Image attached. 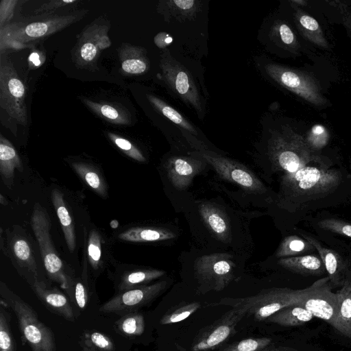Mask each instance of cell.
I'll return each mask as SVG.
<instances>
[{"label":"cell","instance_id":"cell-1","mask_svg":"<svg viewBox=\"0 0 351 351\" xmlns=\"http://www.w3.org/2000/svg\"><path fill=\"white\" fill-rule=\"evenodd\" d=\"M87 10L64 14H43L23 18L0 27V53L28 47L82 19Z\"/></svg>","mask_w":351,"mask_h":351},{"label":"cell","instance_id":"cell-2","mask_svg":"<svg viewBox=\"0 0 351 351\" xmlns=\"http://www.w3.org/2000/svg\"><path fill=\"white\" fill-rule=\"evenodd\" d=\"M342 181L339 170L310 163L294 173L282 176L280 194L284 202L298 209L330 195Z\"/></svg>","mask_w":351,"mask_h":351},{"label":"cell","instance_id":"cell-3","mask_svg":"<svg viewBox=\"0 0 351 351\" xmlns=\"http://www.w3.org/2000/svg\"><path fill=\"white\" fill-rule=\"evenodd\" d=\"M267 154L274 167L282 176L294 173L312 162H324L302 136L284 127L280 131L269 132Z\"/></svg>","mask_w":351,"mask_h":351},{"label":"cell","instance_id":"cell-4","mask_svg":"<svg viewBox=\"0 0 351 351\" xmlns=\"http://www.w3.org/2000/svg\"><path fill=\"white\" fill-rule=\"evenodd\" d=\"M0 293L1 300L14 311L22 339L32 351H56L53 332L40 321L35 310L3 282H1Z\"/></svg>","mask_w":351,"mask_h":351},{"label":"cell","instance_id":"cell-5","mask_svg":"<svg viewBox=\"0 0 351 351\" xmlns=\"http://www.w3.org/2000/svg\"><path fill=\"white\" fill-rule=\"evenodd\" d=\"M312 287L311 285L303 289L272 288L246 298H223L216 304L243 308L247 311V315H253L256 320L265 321L284 308L300 304Z\"/></svg>","mask_w":351,"mask_h":351},{"label":"cell","instance_id":"cell-6","mask_svg":"<svg viewBox=\"0 0 351 351\" xmlns=\"http://www.w3.org/2000/svg\"><path fill=\"white\" fill-rule=\"evenodd\" d=\"M31 226L38 241L42 260L49 277L68 292L73 290L75 279L67 271L54 247L50 230L51 220L47 211L36 204L31 218Z\"/></svg>","mask_w":351,"mask_h":351},{"label":"cell","instance_id":"cell-7","mask_svg":"<svg viewBox=\"0 0 351 351\" xmlns=\"http://www.w3.org/2000/svg\"><path fill=\"white\" fill-rule=\"evenodd\" d=\"M161 79L199 118L204 116L202 96L190 72L165 49L160 55Z\"/></svg>","mask_w":351,"mask_h":351},{"label":"cell","instance_id":"cell-8","mask_svg":"<svg viewBox=\"0 0 351 351\" xmlns=\"http://www.w3.org/2000/svg\"><path fill=\"white\" fill-rule=\"evenodd\" d=\"M26 96V86L12 63L1 56L0 106L12 119L23 126H27L28 123Z\"/></svg>","mask_w":351,"mask_h":351},{"label":"cell","instance_id":"cell-9","mask_svg":"<svg viewBox=\"0 0 351 351\" xmlns=\"http://www.w3.org/2000/svg\"><path fill=\"white\" fill-rule=\"evenodd\" d=\"M110 21L100 16L86 25L78 36L71 58L76 66L94 69L101 51L111 45L108 36Z\"/></svg>","mask_w":351,"mask_h":351},{"label":"cell","instance_id":"cell-10","mask_svg":"<svg viewBox=\"0 0 351 351\" xmlns=\"http://www.w3.org/2000/svg\"><path fill=\"white\" fill-rule=\"evenodd\" d=\"M267 75L277 84L316 106H324L328 101L317 80L309 73L276 63L265 66Z\"/></svg>","mask_w":351,"mask_h":351},{"label":"cell","instance_id":"cell-11","mask_svg":"<svg viewBox=\"0 0 351 351\" xmlns=\"http://www.w3.org/2000/svg\"><path fill=\"white\" fill-rule=\"evenodd\" d=\"M235 266L232 256L229 254L204 255L195 262V276L206 291H220L232 280Z\"/></svg>","mask_w":351,"mask_h":351},{"label":"cell","instance_id":"cell-12","mask_svg":"<svg viewBox=\"0 0 351 351\" xmlns=\"http://www.w3.org/2000/svg\"><path fill=\"white\" fill-rule=\"evenodd\" d=\"M167 281H160L142 287L118 293L103 304L99 311L124 315L137 312L158 298L166 289Z\"/></svg>","mask_w":351,"mask_h":351},{"label":"cell","instance_id":"cell-13","mask_svg":"<svg viewBox=\"0 0 351 351\" xmlns=\"http://www.w3.org/2000/svg\"><path fill=\"white\" fill-rule=\"evenodd\" d=\"M246 315L247 311L243 308H232L199 330L191 343V350L207 351L216 348L233 335L237 325Z\"/></svg>","mask_w":351,"mask_h":351},{"label":"cell","instance_id":"cell-14","mask_svg":"<svg viewBox=\"0 0 351 351\" xmlns=\"http://www.w3.org/2000/svg\"><path fill=\"white\" fill-rule=\"evenodd\" d=\"M210 165L222 178L237 184L248 193H262L266 189L263 182L247 168L230 158L202 151L198 154Z\"/></svg>","mask_w":351,"mask_h":351},{"label":"cell","instance_id":"cell-15","mask_svg":"<svg viewBox=\"0 0 351 351\" xmlns=\"http://www.w3.org/2000/svg\"><path fill=\"white\" fill-rule=\"evenodd\" d=\"M311 290L300 304L315 317L324 320L332 326L338 308V298L332 291L328 277L321 278L313 285Z\"/></svg>","mask_w":351,"mask_h":351},{"label":"cell","instance_id":"cell-16","mask_svg":"<svg viewBox=\"0 0 351 351\" xmlns=\"http://www.w3.org/2000/svg\"><path fill=\"white\" fill-rule=\"evenodd\" d=\"M304 239L310 242L317 251L324 265L329 283L332 289L342 287L351 279V271L343 258L337 252L326 248L315 238L303 234Z\"/></svg>","mask_w":351,"mask_h":351},{"label":"cell","instance_id":"cell-17","mask_svg":"<svg viewBox=\"0 0 351 351\" xmlns=\"http://www.w3.org/2000/svg\"><path fill=\"white\" fill-rule=\"evenodd\" d=\"M202 169V161L186 156H171L165 163L168 178L178 190L186 189Z\"/></svg>","mask_w":351,"mask_h":351},{"label":"cell","instance_id":"cell-18","mask_svg":"<svg viewBox=\"0 0 351 351\" xmlns=\"http://www.w3.org/2000/svg\"><path fill=\"white\" fill-rule=\"evenodd\" d=\"M84 262L94 274H99L109 261L108 245L102 234L95 228L85 231Z\"/></svg>","mask_w":351,"mask_h":351},{"label":"cell","instance_id":"cell-19","mask_svg":"<svg viewBox=\"0 0 351 351\" xmlns=\"http://www.w3.org/2000/svg\"><path fill=\"white\" fill-rule=\"evenodd\" d=\"M38 298L52 313L66 320L73 322L74 313L66 297L57 289H47L46 285L38 280L32 285Z\"/></svg>","mask_w":351,"mask_h":351},{"label":"cell","instance_id":"cell-20","mask_svg":"<svg viewBox=\"0 0 351 351\" xmlns=\"http://www.w3.org/2000/svg\"><path fill=\"white\" fill-rule=\"evenodd\" d=\"M117 51L121 69L125 74L138 75L149 69L150 62L145 48L130 43H122Z\"/></svg>","mask_w":351,"mask_h":351},{"label":"cell","instance_id":"cell-21","mask_svg":"<svg viewBox=\"0 0 351 351\" xmlns=\"http://www.w3.org/2000/svg\"><path fill=\"white\" fill-rule=\"evenodd\" d=\"M199 212L208 229L221 241L229 242L230 227L225 213L213 204L202 202Z\"/></svg>","mask_w":351,"mask_h":351},{"label":"cell","instance_id":"cell-22","mask_svg":"<svg viewBox=\"0 0 351 351\" xmlns=\"http://www.w3.org/2000/svg\"><path fill=\"white\" fill-rule=\"evenodd\" d=\"M202 8V2L196 0H169L160 1L158 12L162 14L167 21L173 18L179 21H192Z\"/></svg>","mask_w":351,"mask_h":351},{"label":"cell","instance_id":"cell-23","mask_svg":"<svg viewBox=\"0 0 351 351\" xmlns=\"http://www.w3.org/2000/svg\"><path fill=\"white\" fill-rule=\"evenodd\" d=\"M22 172V162L12 144L0 135V175L4 184L11 188L14 182V170Z\"/></svg>","mask_w":351,"mask_h":351},{"label":"cell","instance_id":"cell-24","mask_svg":"<svg viewBox=\"0 0 351 351\" xmlns=\"http://www.w3.org/2000/svg\"><path fill=\"white\" fill-rule=\"evenodd\" d=\"M278 263L283 268L304 276H321L326 273L322 260L315 255L282 258Z\"/></svg>","mask_w":351,"mask_h":351},{"label":"cell","instance_id":"cell-25","mask_svg":"<svg viewBox=\"0 0 351 351\" xmlns=\"http://www.w3.org/2000/svg\"><path fill=\"white\" fill-rule=\"evenodd\" d=\"M337 313L332 327L351 339V279L337 292Z\"/></svg>","mask_w":351,"mask_h":351},{"label":"cell","instance_id":"cell-26","mask_svg":"<svg viewBox=\"0 0 351 351\" xmlns=\"http://www.w3.org/2000/svg\"><path fill=\"white\" fill-rule=\"evenodd\" d=\"M51 197L67 247L69 251L73 252L76 247L75 227L72 217L64 199V195L61 191L55 189L52 190Z\"/></svg>","mask_w":351,"mask_h":351},{"label":"cell","instance_id":"cell-27","mask_svg":"<svg viewBox=\"0 0 351 351\" xmlns=\"http://www.w3.org/2000/svg\"><path fill=\"white\" fill-rule=\"evenodd\" d=\"M176 234L167 229L156 227H132L119 233L117 239L123 242L146 243L171 239Z\"/></svg>","mask_w":351,"mask_h":351},{"label":"cell","instance_id":"cell-28","mask_svg":"<svg viewBox=\"0 0 351 351\" xmlns=\"http://www.w3.org/2000/svg\"><path fill=\"white\" fill-rule=\"evenodd\" d=\"M293 18L303 36L311 43L324 49L329 47L319 23L298 8H294Z\"/></svg>","mask_w":351,"mask_h":351},{"label":"cell","instance_id":"cell-29","mask_svg":"<svg viewBox=\"0 0 351 351\" xmlns=\"http://www.w3.org/2000/svg\"><path fill=\"white\" fill-rule=\"evenodd\" d=\"M69 164L83 182L90 189L103 198L108 197V186L98 168L86 162L71 161Z\"/></svg>","mask_w":351,"mask_h":351},{"label":"cell","instance_id":"cell-30","mask_svg":"<svg viewBox=\"0 0 351 351\" xmlns=\"http://www.w3.org/2000/svg\"><path fill=\"white\" fill-rule=\"evenodd\" d=\"M82 101L95 114L106 121L119 125H127L131 123L129 112L121 106L105 101H94L81 97Z\"/></svg>","mask_w":351,"mask_h":351},{"label":"cell","instance_id":"cell-31","mask_svg":"<svg viewBox=\"0 0 351 351\" xmlns=\"http://www.w3.org/2000/svg\"><path fill=\"white\" fill-rule=\"evenodd\" d=\"M165 274V271L158 269L125 270L119 277L117 288L119 293L142 287Z\"/></svg>","mask_w":351,"mask_h":351},{"label":"cell","instance_id":"cell-32","mask_svg":"<svg viewBox=\"0 0 351 351\" xmlns=\"http://www.w3.org/2000/svg\"><path fill=\"white\" fill-rule=\"evenodd\" d=\"M314 317L303 306L295 304L280 310L265 321L284 326H297L308 322Z\"/></svg>","mask_w":351,"mask_h":351},{"label":"cell","instance_id":"cell-33","mask_svg":"<svg viewBox=\"0 0 351 351\" xmlns=\"http://www.w3.org/2000/svg\"><path fill=\"white\" fill-rule=\"evenodd\" d=\"M12 254L21 267L27 268L32 274L34 282L37 281V267L34 254L28 240L21 235H14L10 240Z\"/></svg>","mask_w":351,"mask_h":351},{"label":"cell","instance_id":"cell-34","mask_svg":"<svg viewBox=\"0 0 351 351\" xmlns=\"http://www.w3.org/2000/svg\"><path fill=\"white\" fill-rule=\"evenodd\" d=\"M147 98L150 104L159 113L191 134L197 135L194 125L162 99L151 94H147Z\"/></svg>","mask_w":351,"mask_h":351},{"label":"cell","instance_id":"cell-35","mask_svg":"<svg viewBox=\"0 0 351 351\" xmlns=\"http://www.w3.org/2000/svg\"><path fill=\"white\" fill-rule=\"evenodd\" d=\"M114 329L117 333L125 337L140 336L145 330L144 317L138 312L122 315L114 322Z\"/></svg>","mask_w":351,"mask_h":351},{"label":"cell","instance_id":"cell-36","mask_svg":"<svg viewBox=\"0 0 351 351\" xmlns=\"http://www.w3.org/2000/svg\"><path fill=\"white\" fill-rule=\"evenodd\" d=\"M314 250H315V247L306 239L291 235L282 241L276 250V256L278 258L298 256Z\"/></svg>","mask_w":351,"mask_h":351},{"label":"cell","instance_id":"cell-37","mask_svg":"<svg viewBox=\"0 0 351 351\" xmlns=\"http://www.w3.org/2000/svg\"><path fill=\"white\" fill-rule=\"evenodd\" d=\"M271 39L280 47L297 53L300 49V44L291 27L280 21H276L271 26L270 31Z\"/></svg>","mask_w":351,"mask_h":351},{"label":"cell","instance_id":"cell-38","mask_svg":"<svg viewBox=\"0 0 351 351\" xmlns=\"http://www.w3.org/2000/svg\"><path fill=\"white\" fill-rule=\"evenodd\" d=\"M79 343L86 351H115V346L108 336L94 330H86L80 337Z\"/></svg>","mask_w":351,"mask_h":351},{"label":"cell","instance_id":"cell-39","mask_svg":"<svg viewBox=\"0 0 351 351\" xmlns=\"http://www.w3.org/2000/svg\"><path fill=\"white\" fill-rule=\"evenodd\" d=\"M200 307L196 302H182L170 308L161 317L160 324L162 325L171 324L186 319Z\"/></svg>","mask_w":351,"mask_h":351},{"label":"cell","instance_id":"cell-40","mask_svg":"<svg viewBox=\"0 0 351 351\" xmlns=\"http://www.w3.org/2000/svg\"><path fill=\"white\" fill-rule=\"evenodd\" d=\"M272 342L268 337L247 338L232 343L222 351H265Z\"/></svg>","mask_w":351,"mask_h":351},{"label":"cell","instance_id":"cell-41","mask_svg":"<svg viewBox=\"0 0 351 351\" xmlns=\"http://www.w3.org/2000/svg\"><path fill=\"white\" fill-rule=\"evenodd\" d=\"M9 317L8 312L1 306L0 308V351H16Z\"/></svg>","mask_w":351,"mask_h":351},{"label":"cell","instance_id":"cell-42","mask_svg":"<svg viewBox=\"0 0 351 351\" xmlns=\"http://www.w3.org/2000/svg\"><path fill=\"white\" fill-rule=\"evenodd\" d=\"M107 135L109 139L128 156L138 162L146 161L141 150L129 140L109 132H107Z\"/></svg>","mask_w":351,"mask_h":351},{"label":"cell","instance_id":"cell-43","mask_svg":"<svg viewBox=\"0 0 351 351\" xmlns=\"http://www.w3.org/2000/svg\"><path fill=\"white\" fill-rule=\"evenodd\" d=\"M329 141V133L322 125H314L308 132L305 141L314 153L324 148Z\"/></svg>","mask_w":351,"mask_h":351},{"label":"cell","instance_id":"cell-44","mask_svg":"<svg viewBox=\"0 0 351 351\" xmlns=\"http://www.w3.org/2000/svg\"><path fill=\"white\" fill-rule=\"evenodd\" d=\"M318 226L325 230L351 238V223L335 218H326L317 223Z\"/></svg>","mask_w":351,"mask_h":351},{"label":"cell","instance_id":"cell-45","mask_svg":"<svg viewBox=\"0 0 351 351\" xmlns=\"http://www.w3.org/2000/svg\"><path fill=\"white\" fill-rule=\"evenodd\" d=\"M80 2L79 0H50L41 4L34 12L36 14H55L60 9L75 7Z\"/></svg>","mask_w":351,"mask_h":351},{"label":"cell","instance_id":"cell-46","mask_svg":"<svg viewBox=\"0 0 351 351\" xmlns=\"http://www.w3.org/2000/svg\"><path fill=\"white\" fill-rule=\"evenodd\" d=\"M21 1L17 0H1L0 2V27L10 23L14 16L18 4Z\"/></svg>","mask_w":351,"mask_h":351},{"label":"cell","instance_id":"cell-47","mask_svg":"<svg viewBox=\"0 0 351 351\" xmlns=\"http://www.w3.org/2000/svg\"><path fill=\"white\" fill-rule=\"evenodd\" d=\"M73 290L76 304L81 310L84 309L89 299L88 287L82 280L75 279Z\"/></svg>","mask_w":351,"mask_h":351},{"label":"cell","instance_id":"cell-48","mask_svg":"<svg viewBox=\"0 0 351 351\" xmlns=\"http://www.w3.org/2000/svg\"><path fill=\"white\" fill-rule=\"evenodd\" d=\"M172 41V38L166 32H160L154 37L155 44L160 49H165Z\"/></svg>","mask_w":351,"mask_h":351},{"label":"cell","instance_id":"cell-49","mask_svg":"<svg viewBox=\"0 0 351 351\" xmlns=\"http://www.w3.org/2000/svg\"><path fill=\"white\" fill-rule=\"evenodd\" d=\"M343 23L347 29L348 34L351 39V16H345L343 18Z\"/></svg>","mask_w":351,"mask_h":351},{"label":"cell","instance_id":"cell-50","mask_svg":"<svg viewBox=\"0 0 351 351\" xmlns=\"http://www.w3.org/2000/svg\"><path fill=\"white\" fill-rule=\"evenodd\" d=\"M29 60V62H31L32 64L35 66H38L40 64L39 56L36 53H32Z\"/></svg>","mask_w":351,"mask_h":351},{"label":"cell","instance_id":"cell-51","mask_svg":"<svg viewBox=\"0 0 351 351\" xmlns=\"http://www.w3.org/2000/svg\"><path fill=\"white\" fill-rule=\"evenodd\" d=\"M291 3H293V4H296V5H304L306 3V2L304 1H302V0H295V1H291Z\"/></svg>","mask_w":351,"mask_h":351},{"label":"cell","instance_id":"cell-52","mask_svg":"<svg viewBox=\"0 0 351 351\" xmlns=\"http://www.w3.org/2000/svg\"><path fill=\"white\" fill-rule=\"evenodd\" d=\"M175 345H176V348L178 350V351H188L187 350H186L181 346L178 345L177 343H175Z\"/></svg>","mask_w":351,"mask_h":351},{"label":"cell","instance_id":"cell-53","mask_svg":"<svg viewBox=\"0 0 351 351\" xmlns=\"http://www.w3.org/2000/svg\"><path fill=\"white\" fill-rule=\"evenodd\" d=\"M265 351H269V350H266ZM270 351H290V350H289L288 349H286V348H282V349H276V350H270Z\"/></svg>","mask_w":351,"mask_h":351},{"label":"cell","instance_id":"cell-54","mask_svg":"<svg viewBox=\"0 0 351 351\" xmlns=\"http://www.w3.org/2000/svg\"><path fill=\"white\" fill-rule=\"evenodd\" d=\"M82 351H86V350H82Z\"/></svg>","mask_w":351,"mask_h":351}]
</instances>
